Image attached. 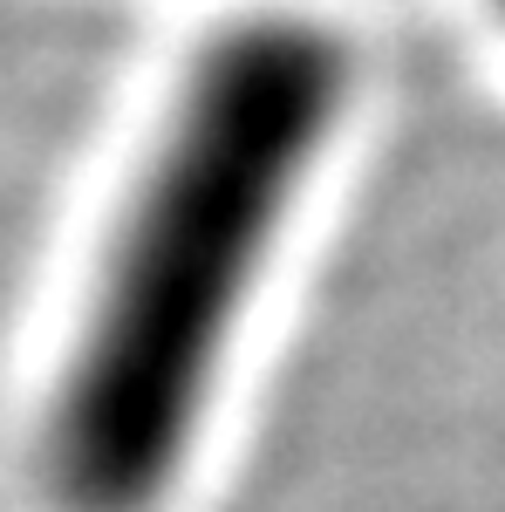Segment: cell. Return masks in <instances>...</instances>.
I'll use <instances>...</instances> for the list:
<instances>
[{
	"instance_id": "1",
	"label": "cell",
	"mask_w": 505,
	"mask_h": 512,
	"mask_svg": "<svg viewBox=\"0 0 505 512\" xmlns=\"http://www.w3.org/2000/svg\"><path fill=\"white\" fill-rule=\"evenodd\" d=\"M335 96L342 62L308 35H246L192 82L55 403L48 472L76 512H137L171 478Z\"/></svg>"
}]
</instances>
